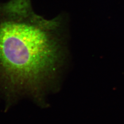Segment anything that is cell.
<instances>
[{"instance_id": "cell-1", "label": "cell", "mask_w": 124, "mask_h": 124, "mask_svg": "<svg viewBox=\"0 0 124 124\" xmlns=\"http://www.w3.org/2000/svg\"><path fill=\"white\" fill-rule=\"evenodd\" d=\"M62 17L46 20L31 0L0 3V83L8 96L28 93L39 101L65 59Z\"/></svg>"}]
</instances>
